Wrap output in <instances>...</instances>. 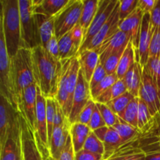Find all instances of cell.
Returning a JSON list of instances; mask_svg holds the SVG:
<instances>
[{
  "mask_svg": "<svg viewBox=\"0 0 160 160\" xmlns=\"http://www.w3.org/2000/svg\"><path fill=\"white\" fill-rule=\"evenodd\" d=\"M35 82L45 98H56L62 62L52 56L42 45L31 49Z\"/></svg>",
  "mask_w": 160,
  "mask_h": 160,
  "instance_id": "obj_1",
  "label": "cell"
},
{
  "mask_svg": "<svg viewBox=\"0 0 160 160\" xmlns=\"http://www.w3.org/2000/svg\"><path fill=\"white\" fill-rule=\"evenodd\" d=\"M0 28L4 34L8 54L12 59L22 48L19 0H1Z\"/></svg>",
  "mask_w": 160,
  "mask_h": 160,
  "instance_id": "obj_2",
  "label": "cell"
},
{
  "mask_svg": "<svg viewBox=\"0 0 160 160\" xmlns=\"http://www.w3.org/2000/svg\"><path fill=\"white\" fill-rule=\"evenodd\" d=\"M12 80L16 93L18 98V105L24 91L35 82L33 70L31 49L20 48L18 52L10 59Z\"/></svg>",
  "mask_w": 160,
  "mask_h": 160,
  "instance_id": "obj_3",
  "label": "cell"
},
{
  "mask_svg": "<svg viewBox=\"0 0 160 160\" xmlns=\"http://www.w3.org/2000/svg\"><path fill=\"white\" fill-rule=\"evenodd\" d=\"M21 23L22 48L33 49L42 45L38 28L34 15L32 0H19Z\"/></svg>",
  "mask_w": 160,
  "mask_h": 160,
  "instance_id": "obj_4",
  "label": "cell"
},
{
  "mask_svg": "<svg viewBox=\"0 0 160 160\" xmlns=\"http://www.w3.org/2000/svg\"><path fill=\"white\" fill-rule=\"evenodd\" d=\"M0 95L19 111L18 98L14 87L10 58L8 54L4 34L0 28Z\"/></svg>",
  "mask_w": 160,
  "mask_h": 160,
  "instance_id": "obj_5",
  "label": "cell"
},
{
  "mask_svg": "<svg viewBox=\"0 0 160 160\" xmlns=\"http://www.w3.org/2000/svg\"><path fill=\"white\" fill-rule=\"evenodd\" d=\"M83 0H70V2L55 17V34L59 39L70 32L81 20Z\"/></svg>",
  "mask_w": 160,
  "mask_h": 160,
  "instance_id": "obj_6",
  "label": "cell"
},
{
  "mask_svg": "<svg viewBox=\"0 0 160 160\" xmlns=\"http://www.w3.org/2000/svg\"><path fill=\"white\" fill-rule=\"evenodd\" d=\"M117 2H118V0H100L96 15L88 31L87 34L84 38V42L78 52V55L87 49L88 46L92 42L93 38L96 35L97 33L99 31V30L102 28L103 25L107 22L109 17H111Z\"/></svg>",
  "mask_w": 160,
  "mask_h": 160,
  "instance_id": "obj_7",
  "label": "cell"
},
{
  "mask_svg": "<svg viewBox=\"0 0 160 160\" xmlns=\"http://www.w3.org/2000/svg\"><path fill=\"white\" fill-rule=\"evenodd\" d=\"M138 97L145 102L150 113L154 118L159 115L160 113V92L152 77L143 68Z\"/></svg>",
  "mask_w": 160,
  "mask_h": 160,
  "instance_id": "obj_8",
  "label": "cell"
},
{
  "mask_svg": "<svg viewBox=\"0 0 160 160\" xmlns=\"http://www.w3.org/2000/svg\"><path fill=\"white\" fill-rule=\"evenodd\" d=\"M23 160H45L39 148L35 133L20 112Z\"/></svg>",
  "mask_w": 160,
  "mask_h": 160,
  "instance_id": "obj_9",
  "label": "cell"
},
{
  "mask_svg": "<svg viewBox=\"0 0 160 160\" xmlns=\"http://www.w3.org/2000/svg\"><path fill=\"white\" fill-rule=\"evenodd\" d=\"M20 120V112L16 109L4 96L0 100V148L7 140L11 128Z\"/></svg>",
  "mask_w": 160,
  "mask_h": 160,
  "instance_id": "obj_10",
  "label": "cell"
},
{
  "mask_svg": "<svg viewBox=\"0 0 160 160\" xmlns=\"http://www.w3.org/2000/svg\"><path fill=\"white\" fill-rule=\"evenodd\" d=\"M91 99H92V98L91 95L90 85L89 83L86 81L81 70H80L78 84L73 94L71 111L69 117V120L70 123H73L76 122L80 112Z\"/></svg>",
  "mask_w": 160,
  "mask_h": 160,
  "instance_id": "obj_11",
  "label": "cell"
},
{
  "mask_svg": "<svg viewBox=\"0 0 160 160\" xmlns=\"http://www.w3.org/2000/svg\"><path fill=\"white\" fill-rule=\"evenodd\" d=\"M37 95L38 85L34 83L24 91L18 105L19 112L26 119L34 131H35L36 128Z\"/></svg>",
  "mask_w": 160,
  "mask_h": 160,
  "instance_id": "obj_12",
  "label": "cell"
},
{
  "mask_svg": "<svg viewBox=\"0 0 160 160\" xmlns=\"http://www.w3.org/2000/svg\"><path fill=\"white\" fill-rule=\"evenodd\" d=\"M0 160H23L20 120L11 128L6 143L0 148Z\"/></svg>",
  "mask_w": 160,
  "mask_h": 160,
  "instance_id": "obj_13",
  "label": "cell"
},
{
  "mask_svg": "<svg viewBox=\"0 0 160 160\" xmlns=\"http://www.w3.org/2000/svg\"><path fill=\"white\" fill-rule=\"evenodd\" d=\"M154 31L155 28H153L152 24L150 13L144 14L142 28H141L140 36H139L138 56L137 59H136V62H139L142 68L146 65L148 58H149L148 57L149 47Z\"/></svg>",
  "mask_w": 160,
  "mask_h": 160,
  "instance_id": "obj_14",
  "label": "cell"
},
{
  "mask_svg": "<svg viewBox=\"0 0 160 160\" xmlns=\"http://www.w3.org/2000/svg\"><path fill=\"white\" fill-rule=\"evenodd\" d=\"M131 41V38L128 34L119 30L114 35L105 41L95 49L99 55L100 62L103 64L109 56L126 48Z\"/></svg>",
  "mask_w": 160,
  "mask_h": 160,
  "instance_id": "obj_15",
  "label": "cell"
},
{
  "mask_svg": "<svg viewBox=\"0 0 160 160\" xmlns=\"http://www.w3.org/2000/svg\"><path fill=\"white\" fill-rule=\"evenodd\" d=\"M119 8H120V0H118V2H117L111 17H109L107 22L103 25L102 28L99 30V31L97 33L96 35L93 38L92 42L88 46L87 49L95 50L105 41L110 38L120 30V17H119Z\"/></svg>",
  "mask_w": 160,
  "mask_h": 160,
  "instance_id": "obj_16",
  "label": "cell"
},
{
  "mask_svg": "<svg viewBox=\"0 0 160 160\" xmlns=\"http://www.w3.org/2000/svg\"><path fill=\"white\" fill-rule=\"evenodd\" d=\"M143 17L144 12H142L140 8L138 7L129 17L120 21V31L128 34L131 38V42H132L134 51H135L136 59L138 56L139 36H140Z\"/></svg>",
  "mask_w": 160,
  "mask_h": 160,
  "instance_id": "obj_17",
  "label": "cell"
},
{
  "mask_svg": "<svg viewBox=\"0 0 160 160\" xmlns=\"http://www.w3.org/2000/svg\"><path fill=\"white\" fill-rule=\"evenodd\" d=\"M71 124L68 118L62 125L55 127L49 142L50 156L54 160L59 159L62 149L65 147L69 136L70 135Z\"/></svg>",
  "mask_w": 160,
  "mask_h": 160,
  "instance_id": "obj_18",
  "label": "cell"
},
{
  "mask_svg": "<svg viewBox=\"0 0 160 160\" xmlns=\"http://www.w3.org/2000/svg\"><path fill=\"white\" fill-rule=\"evenodd\" d=\"M95 135L105 145L104 159H108L116 150L123 145L121 138L112 127H102L94 131Z\"/></svg>",
  "mask_w": 160,
  "mask_h": 160,
  "instance_id": "obj_19",
  "label": "cell"
},
{
  "mask_svg": "<svg viewBox=\"0 0 160 160\" xmlns=\"http://www.w3.org/2000/svg\"><path fill=\"white\" fill-rule=\"evenodd\" d=\"M80 67L84 77L88 82H90L95 69L100 62L99 55L95 50H84L78 55Z\"/></svg>",
  "mask_w": 160,
  "mask_h": 160,
  "instance_id": "obj_20",
  "label": "cell"
},
{
  "mask_svg": "<svg viewBox=\"0 0 160 160\" xmlns=\"http://www.w3.org/2000/svg\"><path fill=\"white\" fill-rule=\"evenodd\" d=\"M70 1V0H32L34 13L45 14L47 17H55Z\"/></svg>",
  "mask_w": 160,
  "mask_h": 160,
  "instance_id": "obj_21",
  "label": "cell"
},
{
  "mask_svg": "<svg viewBox=\"0 0 160 160\" xmlns=\"http://www.w3.org/2000/svg\"><path fill=\"white\" fill-rule=\"evenodd\" d=\"M80 70H81L80 62L79 60H78V56H76V57L73 58L71 62H70L68 77H67V94H68V102H67V117L68 119L69 117H70V111H71L73 94H74L75 89H76L77 84H78Z\"/></svg>",
  "mask_w": 160,
  "mask_h": 160,
  "instance_id": "obj_22",
  "label": "cell"
},
{
  "mask_svg": "<svg viewBox=\"0 0 160 160\" xmlns=\"http://www.w3.org/2000/svg\"><path fill=\"white\" fill-rule=\"evenodd\" d=\"M72 59H67V60L62 61V73H61L60 78H59V84H58L57 94H56V99L58 102L59 106L63 110L64 114L67 117V102H68V94L67 90V77H68L69 69H70V62Z\"/></svg>",
  "mask_w": 160,
  "mask_h": 160,
  "instance_id": "obj_23",
  "label": "cell"
},
{
  "mask_svg": "<svg viewBox=\"0 0 160 160\" xmlns=\"http://www.w3.org/2000/svg\"><path fill=\"white\" fill-rule=\"evenodd\" d=\"M42 46H45L47 42L55 35V17H47L45 14L34 13Z\"/></svg>",
  "mask_w": 160,
  "mask_h": 160,
  "instance_id": "obj_24",
  "label": "cell"
},
{
  "mask_svg": "<svg viewBox=\"0 0 160 160\" xmlns=\"http://www.w3.org/2000/svg\"><path fill=\"white\" fill-rule=\"evenodd\" d=\"M142 67L139 62H135L134 66L128 70L123 78L128 92L132 94L135 98L139 95V91L142 84Z\"/></svg>",
  "mask_w": 160,
  "mask_h": 160,
  "instance_id": "obj_25",
  "label": "cell"
},
{
  "mask_svg": "<svg viewBox=\"0 0 160 160\" xmlns=\"http://www.w3.org/2000/svg\"><path fill=\"white\" fill-rule=\"evenodd\" d=\"M92 131L90 128L84 123H72L70 128V137H71L75 153L83 149L84 143Z\"/></svg>",
  "mask_w": 160,
  "mask_h": 160,
  "instance_id": "obj_26",
  "label": "cell"
},
{
  "mask_svg": "<svg viewBox=\"0 0 160 160\" xmlns=\"http://www.w3.org/2000/svg\"><path fill=\"white\" fill-rule=\"evenodd\" d=\"M99 1L100 0H83L84 6H83L82 13H81L79 24L84 30V38H85L88 31L96 15Z\"/></svg>",
  "mask_w": 160,
  "mask_h": 160,
  "instance_id": "obj_27",
  "label": "cell"
},
{
  "mask_svg": "<svg viewBox=\"0 0 160 160\" xmlns=\"http://www.w3.org/2000/svg\"><path fill=\"white\" fill-rule=\"evenodd\" d=\"M135 62V51H134V46H133V44L131 41L128 46H127L123 56H122L120 63H119L118 67H117V72H116L119 79H123L124 78L126 73L134 66Z\"/></svg>",
  "mask_w": 160,
  "mask_h": 160,
  "instance_id": "obj_28",
  "label": "cell"
},
{
  "mask_svg": "<svg viewBox=\"0 0 160 160\" xmlns=\"http://www.w3.org/2000/svg\"><path fill=\"white\" fill-rule=\"evenodd\" d=\"M59 50L60 61L73 59L77 56L78 50L73 43L70 31L59 39Z\"/></svg>",
  "mask_w": 160,
  "mask_h": 160,
  "instance_id": "obj_29",
  "label": "cell"
},
{
  "mask_svg": "<svg viewBox=\"0 0 160 160\" xmlns=\"http://www.w3.org/2000/svg\"><path fill=\"white\" fill-rule=\"evenodd\" d=\"M112 128L117 131L119 135L120 136L123 144L131 142L133 139L138 137L139 134H142L138 128L131 126V124L122 120L120 117H117V123H115V125Z\"/></svg>",
  "mask_w": 160,
  "mask_h": 160,
  "instance_id": "obj_30",
  "label": "cell"
},
{
  "mask_svg": "<svg viewBox=\"0 0 160 160\" xmlns=\"http://www.w3.org/2000/svg\"><path fill=\"white\" fill-rule=\"evenodd\" d=\"M126 92H128V89H127L124 81H123V79H119L116 84H114L112 87L109 88L104 93L99 95L98 98H95L94 101L98 103L107 104L109 102L112 101L117 97L120 96Z\"/></svg>",
  "mask_w": 160,
  "mask_h": 160,
  "instance_id": "obj_31",
  "label": "cell"
},
{
  "mask_svg": "<svg viewBox=\"0 0 160 160\" xmlns=\"http://www.w3.org/2000/svg\"><path fill=\"white\" fill-rule=\"evenodd\" d=\"M139 97L134 98L125 109V110L120 114V117L122 120H124L131 126L138 128V113Z\"/></svg>",
  "mask_w": 160,
  "mask_h": 160,
  "instance_id": "obj_32",
  "label": "cell"
},
{
  "mask_svg": "<svg viewBox=\"0 0 160 160\" xmlns=\"http://www.w3.org/2000/svg\"><path fill=\"white\" fill-rule=\"evenodd\" d=\"M134 98L135 97L132 94L130 93L129 92H126L106 105L112 109L114 113L117 114V116H120Z\"/></svg>",
  "mask_w": 160,
  "mask_h": 160,
  "instance_id": "obj_33",
  "label": "cell"
},
{
  "mask_svg": "<svg viewBox=\"0 0 160 160\" xmlns=\"http://www.w3.org/2000/svg\"><path fill=\"white\" fill-rule=\"evenodd\" d=\"M118 80L119 78L117 77V73L108 74L105 78V79H103L99 84H97L92 89H91V95H92V99L95 100L99 95H101L102 94L106 92L109 88H111L114 84H116L118 81Z\"/></svg>",
  "mask_w": 160,
  "mask_h": 160,
  "instance_id": "obj_34",
  "label": "cell"
},
{
  "mask_svg": "<svg viewBox=\"0 0 160 160\" xmlns=\"http://www.w3.org/2000/svg\"><path fill=\"white\" fill-rule=\"evenodd\" d=\"M83 149L95 154L105 155V145L103 142L95 134L94 131H92L84 143Z\"/></svg>",
  "mask_w": 160,
  "mask_h": 160,
  "instance_id": "obj_35",
  "label": "cell"
},
{
  "mask_svg": "<svg viewBox=\"0 0 160 160\" xmlns=\"http://www.w3.org/2000/svg\"><path fill=\"white\" fill-rule=\"evenodd\" d=\"M143 69L152 77L160 92V56L148 58V62Z\"/></svg>",
  "mask_w": 160,
  "mask_h": 160,
  "instance_id": "obj_36",
  "label": "cell"
},
{
  "mask_svg": "<svg viewBox=\"0 0 160 160\" xmlns=\"http://www.w3.org/2000/svg\"><path fill=\"white\" fill-rule=\"evenodd\" d=\"M56 104L57 101L55 98H46V116L47 128H48V142H50L53 129H54L55 116L56 112Z\"/></svg>",
  "mask_w": 160,
  "mask_h": 160,
  "instance_id": "obj_37",
  "label": "cell"
},
{
  "mask_svg": "<svg viewBox=\"0 0 160 160\" xmlns=\"http://www.w3.org/2000/svg\"><path fill=\"white\" fill-rule=\"evenodd\" d=\"M160 138H157L142 147V150L145 153V160H160Z\"/></svg>",
  "mask_w": 160,
  "mask_h": 160,
  "instance_id": "obj_38",
  "label": "cell"
},
{
  "mask_svg": "<svg viewBox=\"0 0 160 160\" xmlns=\"http://www.w3.org/2000/svg\"><path fill=\"white\" fill-rule=\"evenodd\" d=\"M138 6V0H120L119 17L120 21L129 17Z\"/></svg>",
  "mask_w": 160,
  "mask_h": 160,
  "instance_id": "obj_39",
  "label": "cell"
},
{
  "mask_svg": "<svg viewBox=\"0 0 160 160\" xmlns=\"http://www.w3.org/2000/svg\"><path fill=\"white\" fill-rule=\"evenodd\" d=\"M96 106L98 107L103 120L106 122L107 127H113L117 121V115L112 112V109L106 104L96 102Z\"/></svg>",
  "mask_w": 160,
  "mask_h": 160,
  "instance_id": "obj_40",
  "label": "cell"
},
{
  "mask_svg": "<svg viewBox=\"0 0 160 160\" xmlns=\"http://www.w3.org/2000/svg\"><path fill=\"white\" fill-rule=\"evenodd\" d=\"M125 49H126V48L118 52L115 53V54L112 55V56H109V57L105 61V62L102 64V65L103 67H104L107 74H112V73H116V72H117V67H118L119 63H120V59H121V57L122 56H123V52H124Z\"/></svg>",
  "mask_w": 160,
  "mask_h": 160,
  "instance_id": "obj_41",
  "label": "cell"
},
{
  "mask_svg": "<svg viewBox=\"0 0 160 160\" xmlns=\"http://www.w3.org/2000/svg\"><path fill=\"white\" fill-rule=\"evenodd\" d=\"M95 107H96V102L93 99L89 100L88 102L85 105V106L83 108L81 112H80L75 123H81L88 125Z\"/></svg>",
  "mask_w": 160,
  "mask_h": 160,
  "instance_id": "obj_42",
  "label": "cell"
},
{
  "mask_svg": "<svg viewBox=\"0 0 160 160\" xmlns=\"http://www.w3.org/2000/svg\"><path fill=\"white\" fill-rule=\"evenodd\" d=\"M160 56V28L155 29L149 47L148 57Z\"/></svg>",
  "mask_w": 160,
  "mask_h": 160,
  "instance_id": "obj_43",
  "label": "cell"
},
{
  "mask_svg": "<svg viewBox=\"0 0 160 160\" xmlns=\"http://www.w3.org/2000/svg\"><path fill=\"white\" fill-rule=\"evenodd\" d=\"M107 75H108L107 73H106L103 65L101 63V62H99L98 67H97L96 69H95L93 75H92L90 82H89L90 89H92L94 87H95L97 84H99L103 79H105V78H106Z\"/></svg>",
  "mask_w": 160,
  "mask_h": 160,
  "instance_id": "obj_44",
  "label": "cell"
},
{
  "mask_svg": "<svg viewBox=\"0 0 160 160\" xmlns=\"http://www.w3.org/2000/svg\"><path fill=\"white\" fill-rule=\"evenodd\" d=\"M70 34H71V38L73 39V42L74 43L75 46L78 48V52H79L80 48H81V45H82L83 42H84V30L81 27V25L78 23L77 24L73 29L70 31Z\"/></svg>",
  "mask_w": 160,
  "mask_h": 160,
  "instance_id": "obj_45",
  "label": "cell"
},
{
  "mask_svg": "<svg viewBox=\"0 0 160 160\" xmlns=\"http://www.w3.org/2000/svg\"><path fill=\"white\" fill-rule=\"evenodd\" d=\"M88 126L90 128V129L92 130V131H95V130L98 129V128H102V127L106 126V122L103 120L102 117L101 113H100L99 110H98L97 106L95 107V110H94L92 117V118H91V120Z\"/></svg>",
  "mask_w": 160,
  "mask_h": 160,
  "instance_id": "obj_46",
  "label": "cell"
},
{
  "mask_svg": "<svg viewBox=\"0 0 160 160\" xmlns=\"http://www.w3.org/2000/svg\"><path fill=\"white\" fill-rule=\"evenodd\" d=\"M58 160H75V152L70 135L69 136L65 147L62 149Z\"/></svg>",
  "mask_w": 160,
  "mask_h": 160,
  "instance_id": "obj_47",
  "label": "cell"
},
{
  "mask_svg": "<svg viewBox=\"0 0 160 160\" xmlns=\"http://www.w3.org/2000/svg\"><path fill=\"white\" fill-rule=\"evenodd\" d=\"M47 50L48 53L56 59H59V39L56 38V34L52 36L51 39L47 42L46 45L43 46Z\"/></svg>",
  "mask_w": 160,
  "mask_h": 160,
  "instance_id": "obj_48",
  "label": "cell"
},
{
  "mask_svg": "<svg viewBox=\"0 0 160 160\" xmlns=\"http://www.w3.org/2000/svg\"><path fill=\"white\" fill-rule=\"evenodd\" d=\"M104 156L102 155L90 152L84 149H81L75 153V160H103Z\"/></svg>",
  "mask_w": 160,
  "mask_h": 160,
  "instance_id": "obj_49",
  "label": "cell"
},
{
  "mask_svg": "<svg viewBox=\"0 0 160 160\" xmlns=\"http://www.w3.org/2000/svg\"><path fill=\"white\" fill-rule=\"evenodd\" d=\"M151 22L155 29L160 28V0H156V5L150 13Z\"/></svg>",
  "mask_w": 160,
  "mask_h": 160,
  "instance_id": "obj_50",
  "label": "cell"
},
{
  "mask_svg": "<svg viewBox=\"0 0 160 160\" xmlns=\"http://www.w3.org/2000/svg\"><path fill=\"white\" fill-rule=\"evenodd\" d=\"M156 2V0H138V7L142 9L144 14L151 13Z\"/></svg>",
  "mask_w": 160,
  "mask_h": 160,
  "instance_id": "obj_51",
  "label": "cell"
},
{
  "mask_svg": "<svg viewBox=\"0 0 160 160\" xmlns=\"http://www.w3.org/2000/svg\"><path fill=\"white\" fill-rule=\"evenodd\" d=\"M148 135L152 137H157L160 138V120L153 126V128L148 132Z\"/></svg>",
  "mask_w": 160,
  "mask_h": 160,
  "instance_id": "obj_52",
  "label": "cell"
},
{
  "mask_svg": "<svg viewBox=\"0 0 160 160\" xmlns=\"http://www.w3.org/2000/svg\"><path fill=\"white\" fill-rule=\"evenodd\" d=\"M45 160H54V159H53L52 158V157H49V158H48V159H45Z\"/></svg>",
  "mask_w": 160,
  "mask_h": 160,
  "instance_id": "obj_53",
  "label": "cell"
},
{
  "mask_svg": "<svg viewBox=\"0 0 160 160\" xmlns=\"http://www.w3.org/2000/svg\"><path fill=\"white\" fill-rule=\"evenodd\" d=\"M103 160H108V159H103Z\"/></svg>",
  "mask_w": 160,
  "mask_h": 160,
  "instance_id": "obj_54",
  "label": "cell"
},
{
  "mask_svg": "<svg viewBox=\"0 0 160 160\" xmlns=\"http://www.w3.org/2000/svg\"><path fill=\"white\" fill-rule=\"evenodd\" d=\"M159 142H160V141H159Z\"/></svg>",
  "mask_w": 160,
  "mask_h": 160,
  "instance_id": "obj_55",
  "label": "cell"
}]
</instances>
